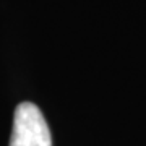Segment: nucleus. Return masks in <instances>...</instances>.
<instances>
[{
  "instance_id": "1",
  "label": "nucleus",
  "mask_w": 146,
  "mask_h": 146,
  "mask_svg": "<svg viewBox=\"0 0 146 146\" xmlns=\"http://www.w3.org/2000/svg\"><path fill=\"white\" fill-rule=\"evenodd\" d=\"M10 146H52L49 125L39 107L33 102L16 106Z\"/></svg>"
}]
</instances>
